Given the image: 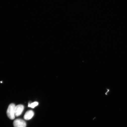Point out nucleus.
Wrapping results in <instances>:
<instances>
[{"label":"nucleus","instance_id":"obj_2","mask_svg":"<svg viewBox=\"0 0 127 127\" xmlns=\"http://www.w3.org/2000/svg\"><path fill=\"white\" fill-rule=\"evenodd\" d=\"M13 125L14 127H26V124L22 119H17L14 120Z\"/></svg>","mask_w":127,"mask_h":127},{"label":"nucleus","instance_id":"obj_3","mask_svg":"<svg viewBox=\"0 0 127 127\" xmlns=\"http://www.w3.org/2000/svg\"><path fill=\"white\" fill-rule=\"evenodd\" d=\"M24 109V106L23 105H18L15 106V115L16 117H18L22 114Z\"/></svg>","mask_w":127,"mask_h":127},{"label":"nucleus","instance_id":"obj_1","mask_svg":"<svg viewBox=\"0 0 127 127\" xmlns=\"http://www.w3.org/2000/svg\"><path fill=\"white\" fill-rule=\"evenodd\" d=\"M15 104H11L8 107L7 114V116L10 120H13L15 119Z\"/></svg>","mask_w":127,"mask_h":127},{"label":"nucleus","instance_id":"obj_4","mask_svg":"<svg viewBox=\"0 0 127 127\" xmlns=\"http://www.w3.org/2000/svg\"><path fill=\"white\" fill-rule=\"evenodd\" d=\"M34 115V113L32 110H29L26 112L24 116V118L26 120H29L32 118Z\"/></svg>","mask_w":127,"mask_h":127},{"label":"nucleus","instance_id":"obj_5","mask_svg":"<svg viewBox=\"0 0 127 127\" xmlns=\"http://www.w3.org/2000/svg\"><path fill=\"white\" fill-rule=\"evenodd\" d=\"M38 105V103L37 102H34L32 103L31 104H29L28 107L34 108L35 107L37 106Z\"/></svg>","mask_w":127,"mask_h":127}]
</instances>
